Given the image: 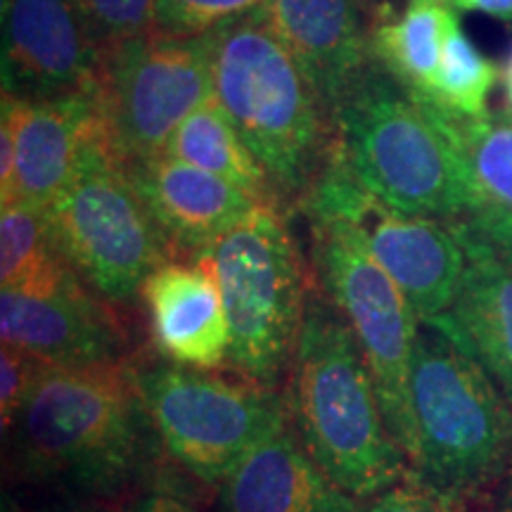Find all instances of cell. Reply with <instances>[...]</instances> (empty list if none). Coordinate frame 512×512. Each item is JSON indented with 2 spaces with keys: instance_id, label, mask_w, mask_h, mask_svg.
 <instances>
[{
  "instance_id": "1",
  "label": "cell",
  "mask_w": 512,
  "mask_h": 512,
  "mask_svg": "<svg viewBox=\"0 0 512 512\" xmlns=\"http://www.w3.org/2000/svg\"><path fill=\"white\" fill-rule=\"evenodd\" d=\"M214 95L266 171L275 202H306L335 155V114L261 10L209 31Z\"/></svg>"
},
{
  "instance_id": "2",
  "label": "cell",
  "mask_w": 512,
  "mask_h": 512,
  "mask_svg": "<svg viewBox=\"0 0 512 512\" xmlns=\"http://www.w3.org/2000/svg\"><path fill=\"white\" fill-rule=\"evenodd\" d=\"M292 415L309 456L356 498L399 482L406 453L389 432L370 366L328 299L309 294L292 358Z\"/></svg>"
},
{
  "instance_id": "3",
  "label": "cell",
  "mask_w": 512,
  "mask_h": 512,
  "mask_svg": "<svg viewBox=\"0 0 512 512\" xmlns=\"http://www.w3.org/2000/svg\"><path fill=\"white\" fill-rule=\"evenodd\" d=\"M143 413L136 373L121 361L46 366L12 427L19 460L48 482L107 496L140 463Z\"/></svg>"
},
{
  "instance_id": "4",
  "label": "cell",
  "mask_w": 512,
  "mask_h": 512,
  "mask_svg": "<svg viewBox=\"0 0 512 512\" xmlns=\"http://www.w3.org/2000/svg\"><path fill=\"white\" fill-rule=\"evenodd\" d=\"M413 479L456 501L505 475L512 415L491 375L451 335L427 323L415 342L411 377Z\"/></svg>"
},
{
  "instance_id": "5",
  "label": "cell",
  "mask_w": 512,
  "mask_h": 512,
  "mask_svg": "<svg viewBox=\"0 0 512 512\" xmlns=\"http://www.w3.org/2000/svg\"><path fill=\"white\" fill-rule=\"evenodd\" d=\"M335 121L356 178L387 207L456 223L475 214L463 164L444 131L375 60L337 102Z\"/></svg>"
},
{
  "instance_id": "6",
  "label": "cell",
  "mask_w": 512,
  "mask_h": 512,
  "mask_svg": "<svg viewBox=\"0 0 512 512\" xmlns=\"http://www.w3.org/2000/svg\"><path fill=\"white\" fill-rule=\"evenodd\" d=\"M214 273L230 325L228 361L245 380L273 387L302 332L306 275L278 207L261 204L238 228L197 254Z\"/></svg>"
},
{
  "instance_id": "7",
  "label": "cell",
  "mask_w": 512,
  "mask_h": 512,
  "mask_svg": "<svg viewBox=\"0 0 512 512\" xmlns=\"http://www.w3.org/2000/svg\"><path fill=\"white\" fill-rule=\"evenodd\" d=\"M46 211L64 259L83 283L110 302H131L145 280L169 264V242L126 164L114 155L105 124Z\"/></svg>"
},
{
  "instance_id": "8",
  "label": "cell",
  "mask_w": 512,
  "mask_h": 512,
  "mask_svg": "<svg viewBox=\"0 0 512 512\" xmlns=\"http://www.w3.org/2000/svg\"><path fill=\"white\" fill-rule=\"evenodd\" d=\"M311 226L320 285L354 332L373 373L384 422L408 458L413 441L408 377L420 320L351 223L311 219Z\"/></svg>"
},
{
  "instance_id": "9",
  "label": "cell",
  "mask_w": 512,
  "mask_h": 512,
  "mask_svg": "<svg viewBox=\"0 0 512 512\" xmlns=\"http://www.w3.org/2000/svg\"><path fill=\"white\" fill-rule=\"evenodd\" d=\"M140 399L166 451L204 484L221 486L235 465L268 432L287 422L273 387L200 373L185 366H152L136 373Z\"/></svg>"
},
{
  "instance_id": "10",
  "label": "cell",
  "mask_w": 512,
  "mask_h": 512,
  "mask_svg": "<svg viewBox=\"0 0 512 512\" xmlns=\"http://www.w3.org/2000/svg\"><path fill=\"white\" fill-rule=\"evenodd\" d=\"M211 95L207 34L155 31L105 55L95 105L114 155L131 166L164 155L176 128Z\"/></svg>"
},
{
  "instance_id": "11",
  "label": "cell",
  "mask_w": 512,
  "mask_h": 512,
  "mask_svg": "<svg viewBox=\"0 0 512 512\" xmlns=\"http://www.w3.org/2000/svg\"><path fill=\"white\" fill-rule=\"evenodd\" d=\"M304 207L311 219L351 223L406 294L420 323H432L456 302L467 264L458 235L439 221L403 214L377 200L356 178L342 140Z\"/></svg>"
},
{
  "instance_id": "12",
  "label": "cell",
  "mask_w": 512,
  "mask_h": 512,
  "mask_svg": "<svg viewBox=\"0 0 512 512\" xmlns=\"http://www.w3.org/2000/svg\"><path fill=\"white\" fill-rule=\"evenodd\" d=\"M3 91L24 100L95 95L102 48L79 0H5Z\"/></svg>"
},
{
  "instance_id": "13",
  "label": "cell",
  "mask_w": 512,
  "mask_h": 512,
  "mask_svg": "<svg viewBox=\"0 0 512 512\" xmlns=\"http://www.w3.org/2000/svg\"><path fill=\"white\" fill-rule=\"evenodd\" d=\"M171 252L204 254L247 221L261 202L226 178L159 155L126 166Z\"/></svg>"
},
{
  "instance_id": "14",
  "label": "cell",
  "mask_w": 512,
  "mask_h": 512,
  "mask_svg": "<svg viewBox=\"0 0 512 512\" xmlns=\"http://www.w3.org/2000/svg\"><path fill=\"white\" fill-rule=\"evenodd\" d=\"M261 15L328 102H337L373 62L366 0H266Z\"/></svg>"
},
{
  "instance_id": "15",
  "label": "cell",
  "mask_w": 512,
  "mask_h": 512,
  "mask_svg": "<svg viewBox=\"0 0 512 512\" xmlns=\"http://www.w3.org/2000/svg\"><path fill=\"white\" fill-rule=\"evenodd\" d=\"M88 290V285H79L50 297L0 292L3 347L22 349L62 368L119 361L117 323Z\"/></svg>"
},
{
  "instance_id": "16",
  "label": "cell",
  "mask_w": 512,
  "mask_h": 512,
  "mask_svg": "<svg viewBox=\"0 0 512 512\" xmlns=\"http://www.w3.org/2000/svg\"><path fill=\"white\" fill-rule=\"evenodd\" d=\"M223 512H363L320 470L302 439L285 425L268 432L221 484Z\"/></svg>"
},
{
  "instance_id": "17",
  "label": "cell",
  "mask_w": 512,
  "mask_h": 512,
  "mask_svg": "<svg viewBox=\"0 0 512 512\" xmlns=\"http://www.w3.org/2000/svg\"><path fill=\"white\" fill-rule=\"evenodd\" d=\"M143 302L152 335L169 361L185 368H216L228 361L230 325L223 294L207 261L164 264L145 280Z\"/></svg>"
},
{
  "instance_id": "18",
  "label": "cell",
  "mask_w": 512,
  "mask_h": 512,
  "mask_svg": "<svg viewBox=\"0 0 512 512\" xmlns=\"http://www.w3.org/2000/svg\"><path fill=\"white\" fill-rule=\"evenodd\" d=\"M453 233L465 249L463 283L451 309L430 325L470 351L512 406V264L458 223Z\"/></svg>"
},
{
  "instance_id": "19",
  "label": "cell",
  "mask_w": 512,
  "mask_h": 512,
  "mask_svg": "<svg viewBox=\"0 0 512 512\" xmlns=\"http://www.w3.org/2000/svg\"><path fill=\"white\" fill-rule=\"evenodd\" d=\"M102 131L95 95L24 100L19 107L17 171L10 202L48 209L91 140ZM8 202V204H10Z\"/></svg>"
},
{
  "instance_id": "20",
  "label": "cell",
  "mask_w": 512,
  "mask_h": 512,
  "mask_svg": "<svg viewBox=\"0 0 512 512\" xmlns=\"http://www.w3.org/2000/svg\"><path fill=\"white\" fill-rule=\"evenodd\" d=\"M0 283L3 290L50 297L86 285L64 259L48 211L29 202L0 211Z\"/></svg>"
},
{
  "instance_id": "21",
  "label": "cell",
  "mask_w": 512,
  "mask_h": 512,
  "mask_svg": "<svg viewBox=\"0 0 512 512\" xmlns=\"http://www.w3.org/2000/svg\"><path fill=\"white\" fill-rule=\"evenodd\" d=\"M164 155L226 178V181L249 192L256 202L278 207L266 171L249 152L233 119L228 117L226 107L221 105L216 95H211L176 128Z\"/></svg>"
},
{
  "instance_id": "22",
  "label": "cell",
  "mask_w": 512,
  "mask_h": 512,
  "mask_svg": "<svg viewBox=\"0 0 512 512\" xmlns=\"http://www.w3.org/2000/svg\"><path fill=\"white\" fill-rule=\"evenodd\" d=\"M422 105L444 131L463 164L477 207L475 214L484 209L512 214V121L489 117V114L477 119L451 117V114L434 110L427 102Z\"/></svg>"
},
{
  "instance_id": "23",
  "label": "cell",
  "mask_w": 512,
  "mask_h": 512,
  "mask_svg": "<svg viewBox=\"0 0 512 512\" xmlns=\"http://www.w3.org/2000/svg\"><path fill=\"white\" fill-rule=\"evenodd\" d=\"M456 22V12L444 5L413 0L401 17L375 24L373 60L403 88L425 93L437 76L446 34Z\"/></svg>"
},
{
  "instance_id": "24",
  "label": "cell",
  "mask_w": 512,
  "mask_h": 512,
  "mask_svg": "<svg viewBox=\"0 0 512 512\" xmlns=\"http://www.w3.org/2000/svg\"><path fill=\"white\" fill-rule=\"evenodd\" d=\"M496 81V64L465 36L460 22H456L446 34L437 76L430 88L413 95L451 117L477 119L486 114V100Z\"/></svg>"
},
{
  "instance_id": "25",
  "label": "cell",
  "mask_w": 512,
  "mask_h": 512,
  "mask_svg": "<svg viewBox=\"0 0 512 512\" xmlns=\"http://www.w3.org/2000/svg\"><path fill=\"white\" fill-rule=\"evenodd\" d=\"M102 55L128 41L155 34L157 0H79Z\"/></svg>"
},
{
  "instance_id": "26",
  "label": "cell",
  "mask_w": 512,
  "mask_h": 512,
  "mask_svg": "<svg viewBox=\"0 0 512 512\" xmlns=\"http://www.w3.org/2000/svg\"><path fill=\"white\" fill-rule=\"evenodd\" d=\"M266 0H157L155 31L169 36H204L221 24L259 10Z\"/></svg>"
},
{
  "instance_id": "27",
  "label": "cell",
  "mask_w": 512,
  "mask_h": 512,
  "mask_svg": "<svg viewBox=\"0 0 512 512\" xmlns=\"http://www.w3.org/2000/svg\"><path fill=\"white\" fill-rule=\"evenodd\" d=\"M48 363L15 347L0 351V413H3V430L8 432L17 425L19 413L27 403L31 389Z\"/></svg>"
},
{
  "instance_id": "28",
  "label": "cell",
  "mask_w": 512,
  "mask_h": 512,
  "mask_svg": "<svg viewBox=\"0 0 512 512\" xmlns=\"http://www.w3.org/2000/svg\"><path fill=\"white\" fill-rule=\"evenodd\" d=\"M366 512H463L460 501L456 498L439 494L430 486L420 484L413 479V484L389 486L375 501L370 503Z\"/></svg>"
},
{
  "instance_id": "29",
  "label": "cell",
  "mask_w": 512,
  "mask_h": 512,
  "mask_svg": "<svg viewBox=\"0 0 512 512\" xmlns=\"http://www.w3.org/2000/svg\"><path fill=\"white\" fill-rule=\"evenodd\" d=\"M22 98L3 91V114H0V202L12 200V185L17 171V131Z\"/></svg>"
},
{
  "instance_id": "30",
  "label": "cell",
  "mask_w": 512,
  "mask_h": 512,
  "mask_svg": "<svg viewBox=\"0 0 512 512\" xmlns=\"http://www.w3.org/2000/svg\"><path fill=\"white\" fill-rule=\"evenodd\" d=\"M458 226H463L467 233H472L477 240H482L496 256H501L503 261L512 264V214L510 211H494V209L477 211V214L458 221Z\"/></svg>"
},
{
  "instance_id": "31",
  "label": "cell",
  "mask_w": 512,
  "mask_h": 512,
  "mask_svg": "<svg viewBox=\"0 0 512 512\" xmlns=\"http://www.w3.org/2000/svg\"><path fill=\"white\" fill-rule=\"evenodd\" d=\"M128 512H197L188 503L171 494H150L133 505Z\"/></svg>"
},
{
  "instance_id": "32",
  "label": "cell",
  "mask_w": 512,
  "mask_h": 512,
  "mask_svg": "<svg viewBox=\"0 0 512 512\" xmlns=\"http://www.w3.org/2000/svg\"><path fill=\"white\" fill-rule=\"evenodd\" d=\"M458 10L465 12H484V15L512 22V0H456Z\"/></svg>"
},
{
  "instance_id": "33",
  "label": "cell",
  "mask_w": 512,
  "mask_h": 512,
  "mask_svg": "<svg viewBox=\"0 0 512 512\" xmlns=\"http://www.w3.org/2000/svg\"><path fill=\"white\" fill-rule=\"evenodd\" d=\"M505 475H508V479H505L501 503H498V512H512V458H510L508 470H505Z\"/></svg>"
},
{
  "instance_id": "34",
  "label": "cell",
  "mask_w": 512,
  "mask_h": 512,
  "mask_svg": "<svg viewBox=\"0 0 512 512\" xmlns=\"http://www.w3.org/2000/svg\"><path fill=\"white\" fill-rule=\"evenodd\" d=\"M505 88H508V105H510V117H512V62L505 72Z\"/></svg>"
},
{
  "instance_id": "35",
  "label": "cell",
  "mask_w": 512,
  "mask_h": 512,
  "mask_svg": "<svg viewBox=\"0 0 512 512\" xmlns=\"http://www.w3.org/2000/svg\"><path fill=\"white\" fill-rule=\"evenodd\" d=\"M430 3H439V5H446V3H456V0H430Z\"/></svg>"
}]
</instances>
